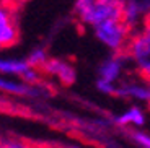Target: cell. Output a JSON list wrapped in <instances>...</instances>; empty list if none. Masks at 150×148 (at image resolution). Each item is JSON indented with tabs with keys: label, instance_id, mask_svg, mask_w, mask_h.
<instances>
[{
	"label": "cell",
	"instance_id": "obj_3",
	"mask_svg": "<svg viewBox=\"0 0 150 148\" xmlns=\"http://www.w3.org/2000/svg\"><path fill=\"white\" fill-rule=\"evenodd\" d=\"M126 0H95L91 13L86 20V26L95 28L100 23L109 20H122V11Z\"/></svg>",
	"mask_w": 150,
	"mask_h": 148
},
{
	"label": "cell",
	"instance_id": "obj_5",
	"mask_svg": "<svg viewBox=\"0 0 150 148\" xmlns=\"http://www.w3.org/2000/svg\"><path fill=\"white\" fill-rule=\"evenodd\" d=\"M114 96L124 98V99H132V101H137V103L150 104V85L144 78H142V82L117 83Z\"/></svg>",
	"mask_w": 150,
	"mask_h": 148
},
{
	"label": "cell",
	"instance_id": "obj_1",
	"mask_svg": "<svg viewBox=\"0 0 150 148\" xmlns=\"http://www.w3.org/2000/svg\"><path fill=\"white\" fill-rule=\"evenodd\" d=\"M137 77L150 80V33L145 30L132 33L124 49Z\"/></svg>",
	"mask_w": 150,
	"mask_h": 148
},
{
	"label": "cell",
	"instance_id": "obj_11",
	"mask_svg": "<svg viewBox=\"0 0 150 148\" xmlns=\"http://www.w3.org/2000/svg\"><path fill=\"white\" fill-rule=\"evenodd\" d=\"M33 65L28 60L21 59H0V73L4 75H18L23 77Z\"/></svg>",
	"mask_w": 150,
	"mask_h": 148
},
{
	"label": "cell",
	"instance_id": "obj_15",
	"mask_svg": "<svg viewBox=\"0 0 150 148\" xmlns=\"http://www.w3.org/2000/svg\"><path fill=\"white\" fill-rule=\"evenodd\" d=\"M131 138L134 140L135 145H139L140 148H150V135L142 130H134L131 133Z\"/></svg>",
	"mask_w": 150,
	"mask_h": 148
},
{
	"label": "cell",
	"instance_id": "obj_14",
	"mask_svg": "<svg viewBox=\"0 0 150 148\" xmlns=\"http://www.w3.org/2000/svg\"><path fill=\"white\" fill-rule=\"evenodd\" d=\"M96 88H98V91L103 93V94L114 96V94H116L117 83H112V82H108V80H103V78H98L96 80Z\"/></svg>",
	"mask_w": 150,
	"mask_h": 148
},
{
	"label": "cell",
	"instance_id": "obj_6",
	"mask_svg": "<svg viewBox=\"0 0 150 148\" xmlns=\"http://www.w3.org/2000/svg\"><path fill=\"white\" fill-rule=\"evenodd\" d=\"M42 67H44V70L47 73L57 77L64 85H72L75 82V78H77V72H75L74 65L64 62V60H57V59L47 60Z\"/></svg>",
	"mask_w": 150,
	"mask_h": 148
},
{
	"label": "cell",
	"instance_id": "obj_10",
	"mask_svg": "<svg viewBox=\"0 0 150 148\" xmlns=\"http://www.w3.org/2000/svg\"><path fill=\"white\" fill-rule=\"evenodd\" d=\"M0 91L10 93V94H20V96H31V94H38L36 90L30 85V83H21L15 82V80H8V78L0 77Z\"/></svg>",
	"mask_w": 150,
	"mask_h": 148
},
{
	"label": "cell",
	"instance_id": "obj_4",
	"mask_svg": "<svg viewBox=\"0 0 150 148\" xmlns=\"http://www.w3.org/2000/svg\"><path fill=\"white\" fill-rule=\"evenodd\" d=\"M129 57L126 56V52H112V56H109L108 59H105L100 67H98V78H103V80H108V82L117 83L122 77L126 67H127Z\"/></svg>",
	"mask_w": 150,
	"mask_h": 148
},
{
	"label": "cell",
	"instance_id": "obj_19",
	"mask_svg": "<svg viewBox=\"0 0 150 148\" xmlns=\"http://www.w3.org/2000/svg\"><path fill=\"white\" fill-rule=\"evenodd\" d=\"M67 148H80V147H67Z\"/></svg>",
	"mask_w": 150,
	"mask_h": 148
},
{
	"label": "cell",
	"instance_id": "obj_7",
	"mask_svg": "<svg viewBox=\"0 0 150 148\" xmlns=\"http://www.w3.org/2000/svg\"><path fill=\"white\" fill-rule=\"evenodd\" d=\"M16 41V26L13 23L11 11L0 7V47L10 46Z\"/></svg>",
	"mask_w": 150,
	"mask_h": 148
},
{
	"label": "cell",
	"instance_id": "obj_17",
	"mask_svg": "<svg viewBox=\"0 0 150 148\" xmlns=\"http://www.w3.org/2000/svg\"><path fill=\"white\" fill-rule=\"evenodd\" d=\"M140 4H142V8L145 11V18H147V15H150V0H140Z\"/></svg>",
	"mask_w": 150,
	"mask_h": 148
},
{
	"label": "cell",
	"instance_id": "obj_2",
	"mask_svg": "<svg viewBox=\"0 0 150 148\" xmlns=\"http://www.w3.org/2000/svg\"><path fill=\"white\" fill-rule=\"evenodd\" d=\"M96 39L111 52H121L126 49L134 31L126 25L124 20H109L93 28Z\"/></svg>",
	"mask_w": 150,
	"mask_h": 148
},
{
	"label": "cell",
	"instance_id": "obj_8",
	"mask_svg": "<svg viewBox=\"0 0 150 148\" xmlns=\"http://www.w3.org/2000/svg\"><path fill=\"white\" fill-rule=\"evenodd\" d=\"M122 20L132 31L137 30V26L144 25L145 20V11L142 8L140 0H126L124 4V11H122Z\"/></svg>",
	"mask_w": 150,
	"mask_h": 148
},
{
	"label": "cell",
	"instance_id": "obj_13",
	"mask_svg": "<svg viewBox=\"0 0 150 148\" xmlns=\"http://www.w3.org/2000/svg\"><path fill=\"white\" fill-rule=\"evenodd\" d=\"M26 60L30 62V65H33V67H42L47 62V57H46L44 49H34Z\"/></svg>",
	"mask_w": 150,
	"mask_h": 148
},
{
	"label": "cell",
	"instance_id": "obj_9",
	"mask_svg": "<svg viewBox=\"0 0 150 148\" xmlns=\"http://www.w3.org/2000/svg\"><path fill=\"white\" fill-rule=\"evenodd\" d=\"M114 122L121 127L131 125V127H142L145 124V112L140 106H131L124 112L117 114L114 117Z\"/></svg>",
	"mask_w": 150,
	"mask_h": 148
},
{
	"label": "cell",
	"instance_id": "obj_18",
	"mask_svg": "<svg viewBox=\"0 0 150 148\" xmlns=\"http://www.w3.org/2000/svg\"><path fill=\"white\" fill-rule=\"evenodd\" d=\"M142 28H144L145 31H149V33H150V15H147V18L144 20V25H142Z\"/></svg>",
	"mask_w": 150,
	"mask_h": 148
},
{
	"label": "cell",
	"instance_id": "obj_16",
	"mask_svg": "<svg viewBox=\"0 0 150 148\" xmlns=\"http://www.w3.org/2000/svg\"><path fill=\"white\" fill-rule=\"evenodd\" d=\"M0 148H34V147L20 140H5V142H0Z\"/></svg>",
	"mask_w": 150,
	"mask_h": 148
},
{
	"label": "cell",
	"instance_id": "obj_12",
	"mask_svg": "<svg viewBox=\"0 0 150 148\" xmlns=\"http://www.w3.org/2000/svg\"><path fill=\"white\" fill-rule=\"evenodd\" d=\"M93 5H95V0H75L74 11H75V15L79 16V20L83 23V25H86V20H88V16H90Z\"/></svg>",
	"mask_w": 150,
	"mask_h": 148
},
{
	"label": "cell",
	"instance_id": "obj_20",
	"mask_svg": "<svg viewBox=\"0 0 150 148\" xmlns=\"http://www.w3.org/2000/svg\"><path fill=\"white\" fill-rule=\"evenodd\" d=\"M149 106H150V104H149Z\"/></svg>",
	"mask_w": 150,
	"mask_h": 148
}]
</instances>
